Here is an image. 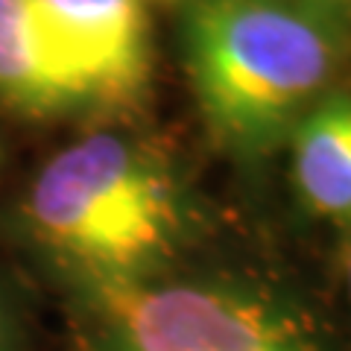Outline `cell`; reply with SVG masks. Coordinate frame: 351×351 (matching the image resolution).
Returning <instances> with one entry per match:
<instances>
[{
    "instance_id": "cell-9",
    "label": "cell",
    "mask_w": 351,
    "mask_h": 351,
    "mask_svg": "<svg viewBox=\"0 0 351 351\" xmlns=\"http://www.w3.org/2000/svg\"><path fill=\"white\" fill-rule=\"evenodd\" d=\"M343 276H346V287L351 299V237L346 240V249H343Z\"/></svg>"
},
{
    "instance_id": "cell-2",
    "label": "cell",
    "mask_w": 351,
    "mask_h": 351,
    "mask_svg": "<svg viewBox=\"0 0 351 351\" xmlns=\"http://www.w3.org/2000/svg\"><path fill=\"white\" fill-rule=\"evenodd\" d=\"M24 219L73 284L161 276L191 223L170 164L114 132L85 135L44 164Z\"/></svg>"
},
{
    "instance_id": "cell-8",
    "label": "cell",
    "mask_w": 351,
    "mask_h": 351,
    "mask_svg": "<svg viewBox=\"0 0 351 351\" xmlns=\"http://www.w3.org/2000/svg\"><path fill=\"white\" fill-rule=\"evenodd\" d=\"M316 9H322L328 18H334L337 24H343L346 29H351V0H307Z\"/></svg>"
},
{
    "instance_id": "cell-6",
    "label": "cell",
    "mask_w": 351,
    "mask_h": 351,
    "mask_svg": "<svg viewBox=\"0 0 351 351\" xmlns=\"http://www.w3.org/2000/svg\"><path fill=\"white\" fill-rule=\"evenodd\" d=\"M290 147L302 202L351 226V97L328 94L293 132Z\"/></svg>"
},
{
    "instance_id": "cell-5",
    "label": "cell",
    "mask_w": 351,
    "mask_h": 351,
    "mask_svg": "<svg viewBox=\"0 0 351 351\" xmlns=\"http://www.w3.org/2000/svg\"><path fill=\"white\" fill-rule=\"evenodd\" d=\"M0 103L27 117L88 112L44 32L36 0H0Z\"/></svg>"
},
{
    "instance_id": "cell-1",
    "label": "cell",
    "mask_w": 351,
    "mask_h": 351,
    "mask_svg": "<svg viewBox=\"0 0 351 351\" xmlns=\"http://www.w3.org/2000/svg\"><path fill=\"white\" fill-rule=\"evenodd\" d=\"M346 38L307 0H188L184 68L214 141L240 158L290 141L331 94Z\"/></svg>"
},
{
    "instance_id": "cell-10",
    "label": "cell",
    "mask_w": 351,
    "mask_h": 351,
    "mask_svg": "<svg viewBox=\"0 0 351 351\" xmlns=\"http://www.w3.org/2000/svg\"><path fill=\"white\" fill-rule=\"evenodd\" d=\"M158 3H170V0H158Z\"/></svg>"
},
{
    "instance_id": "cell-7",
    "label": "cell",
    "mask_w": 351,
    "mask_h": 351,
    "mask_svg": "<svg viewBox=\"0 0 351 351\" xmlns=\"http://www.w3.org/2000/svg\"><path fill=\"white\" fill-rule=\"evenodd\" d=\"M0 351H24V322L3 287H0Z\"/></svg>"
},
{
    "instance_id": "cell-3",
    "label": "cell",
    "mask_w": 351,
    "mask_h": 351,
    "mask_svg": "<svg viewBox=\"0 0 351 351\" xmlns=\"http://www.w3.org/2000/svg\"><path fill=\"white\" fill-rule=\"evenodd\" d=\"M80 351H331L287 295L232 276L73 284Z\"/></svg>"
},
{
    "instance_id": "cell-4",
    "label": "cell",
    "mask_w": 351,
    "mask_h": 351,
    "mask_svg": "<svg viewBox=\"0 0 351 351\" xmlns=\"http://www.w3.org/2000/svg\"><path fill=\"white\" fill-rule=\"evenodd\" d=\"M44 32L88 112H129L152 82L144 0H36Z\"/></svg>"
}]
</instances>
